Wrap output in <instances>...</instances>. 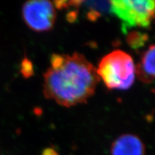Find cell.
<instances>
[{
    "mask_svg": "<svg viewBox=\"0 0 155 155\" xmlns=\"http://www.w3.org/2000/svg\"><path fill=\"white\" fill-rule=\"evenodd\" d=\"M81 5L86 9V17L91 21H96L111 9L110 2H81Z\"/></svg>",
    "mask_w": 155,
    "mask_h": 155,
    "instance_id": "52a82bcc",
    "label": "cell"
},
{
    "mask_svg": "<svg viewBox=\"0 0 155 155\" xmlns=\"http://www.w3.org/2000/svg\"><path fill=\"white\" fill-rule=\"evenodd\" d=\"M43 77L45 98L65 107L86 103L100 81L94 65L78 53L53 54Z\"/></svg>",
    "mask_w": 155,
    "mask_h": 155,
    "instance_id": "6da1fadb",
    "label": "cell"
},
{
    "mask_svg": "<svg viewBox=\"0 0 155 155\" xmlns=\"http://www.w3.org/2000/svg\"><path fill=\"white\" fill-rule=\"evenodd\" d=\"M22 13L25 24L35 32H47L55 25L56 11L51 2L28 1L23 5Z\"/></svg>",
    "mask_w": 155,
    "mask_h": 155,
    "instance_id": "277c9868",
    "label": "cell"
},
{
    "mask_svg": "<svg viewBox=\"0 0 155 155\" xmlns=\"http://www.w3.org/2000/svg\"><path fill=\"white\" fill-rule=\"evenodd\" d=\"M108 89L127 90L135 80L136 66L133 58L121 50H116L102 58L96 70Z\"/></svg>",
    "mask_w": 155,
    "mask_h": 155,
    "instance_id": "7a4b0ae2",
    "label": "cell"
},
{
    "mask_svg": "<svg viewBox=\"0 0 155 155\" xmlns=\"http://www.w3.org/2000/svg\"><path fill=\"white\" fill-rule=\"evenodd\" d=\"M20 71L22 75L26 78H28L30 76H32L34 73L33 65L31 63L28 58H25L22 60V63H21V68Z\"/></svg>",
    "mask_w": 155,
    "mask_h": 155,
    "instance_id": "9c48e42d",
    "label": "cell"
},
{
    "mask_svg": "<svg viewBox=\"0 0 155 155\" xmlns=\"http://www.w3.org/2000/svg\"><path fill=\"white\" fill-rule=\"evenodd\" d=\"M111 11L121 21L123 29L149 28L155 18V1L116 0L110 2Z\"/></svg>",
    "mask_w": 155,
    "mask_h": 155,
    "instance_id": "3957f363",
    "label": "cell"
},
{
    "mask_svg": "<svg viewBox=\"0 0 155 155\" xmlns=\"http://www.w3.org/2000/svg\"><path fill=\"white\" fill-rule=\"evenodd\" d=\"M136 75L144 83L155 81V45L150 46L141 55L140 61L136 66Z\"/></svg>",
    "mask_w": 155,
    "mask_h": 155,
    "instance_id": "8992f818",
    "label": "cell"
},
{
    "mask_svg": "<svg viewBox=\"0 0 155 155\" xmlns=\"http://www.w3.org/2000/svg\"><path fill=\"white\" fill-rule=\"evenodd\" d=\"M41 155H58V153L53 148H47L42 151Z\"/></svg>",
    "mask_w": 155,
    "mask_h": 155,
    "instance_id": "30bf717a",
    "label": "cell"
},
{
    "mask_svg": "<svg viewBox=\"0 0 155 155\" xmlns=\"http://www.w3.org/2000/svg\"><path fill=\"white\" fill-rule=\"evenodd\" d=\"M148 40V37L146 34L141 33L139 32H133L128 35L127 42L129 45L133 48H139L142 47Z\"/></svg>",
    "mask_w": 155,
    "mask_h": 155,
    "instance_id": "ba28073f",
    "label": "cell"
},
{
    "mask_svg": "<svg viewBox=\"0 0 155 155\" xmlns=\"http://www.w3.org/2000/svg\"><path fill=\"white\" fill-rule=\"evenodd\" d=\"M111 155H144L145 146L139 137L126 134L118 137L111 147Z\"/></svg>",
    "mask_w": 155,
    "mask_h": 155,
    "instance_id": "5b68a950",
    "label": "cell"
}]
</instances>
